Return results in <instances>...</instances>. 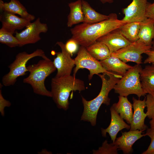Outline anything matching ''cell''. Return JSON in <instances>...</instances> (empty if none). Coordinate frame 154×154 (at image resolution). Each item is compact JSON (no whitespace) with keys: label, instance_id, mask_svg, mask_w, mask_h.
<instances>
[{"label":"cell","instance_id":"1","mask_svg":"<svg viewBox=\"0 0 154 154\" xmlns=\"http://www.w3.org/2000/svg\"><path fill=\"white\" fill-rule=\"evenodd\" d=\"M109 15L108 19L98 23L91 24L83 23L76 25L70 29L71 38L78 45L86 47L100 38L126 23L119 19L115 13Z\"/></svg>","mask_w":154,"mask_h":154},{"label":"cell","instance_id":"2","mask_svg":"<svg viewBox=\"0 0 154 154\" xmlns=\"http://www.w3.org/2000/svg\"><path fill=\"white\" fill-rule=\"evenodd\" d=\"M98 75L101 79L102 86L98 96L90 101L87 100L82 96L84 111L81 120L89 122L93 126L96 125L97 115L100 106L102 104L107 106L110 104L109 93L122 76L116 73L108 71Z\"/></svg>","mask_w":154,"mask_h":154},{"label":"cell","instance_id":"3","mask_svg":"<svg viewBox=\"0 0 154 154\" xmlns=\"http://www.w3.org/2000/svg\"><path fill=\"white\" fill-rule=\"evenodd\" d=\"M50 91L57 107L66 110L68 108V98L71 91L79 92L85 90L84 81L71 75L59 77L55 76L51 82Z\"/></svg>","mask_w":154,"mask_h":154},{"label":"cell","instance_id":"4","mask_svg":"<svg viewBox=\"0 0 154 154\" xmlns=\"http://www.w3.org/2000/svg\"><path fill=\"white\" fill-rule=\"evenodd\" d=\"M27 68L30 74L23 79V82L30 85L35 93L52 97L51 93L46 89L44 82L46 78L56 69L53 62L49 58L43 59Z\"/></svg>","mask_w":154,"mask_h":154},{"label":"cell","instance_id":"5","mask_svg":"<svg viewBox=\"0 0 154 154\" xmlns=\"http://www.w3.org/2000/svg\"><path fill=\"white\" fill-rule=\"evenodd\" d=\"M142 69L140 64H136L127 70L115 86V92L119 96L127 97L134 94L139 98L146 94L143 90L140 79V73Z\"/></svg>","mask_w":154,"mask_h":154},{"label":"cell","instance_id":"6","mask_svg":"<svg viewBox=\"0 0 154 154\" xmlns=\"http://www.w3.org/2000/svg\"><path fill=\"white\" fill-rule=\"evenodd\" d=\"M37 56L41 57L43 59L48 58L42 49H37L31 54L23 51L18 54L13 62L9 66V72L4 75L2 78V84L5 86H9L15 84L17 78L26 74L28 70L26 64L32 58Z\"/></svg>","mask_w":154,"mask_h":154},{"label":"cell","instance_id":"7","mask_svg":"<svg viewBox=\"0 0 154 154\" xmlns=\"http://www.w3.org/2000/svg\"><path fill=\"white\" fill-rule=\"evenodd\" d=\"M74 60L75 66L73 70V76H74L78 70L81 68H86L89 70L88 78L89 80L94 74L98 75L108 71L103 68L100 61L93 57L84 46H81Z\"/></svg>","mask_w":154,"mask_h":154},{"label":"cell","instance_id":"8","mask_svg":"<svg viewBox=\"0 0 154 154\" xmlns=\"http://www.w3.org/2000/svg\"><path fill=\"white\" fill-rule=\"evenodd\" d=\"M151 47L138 40L111 53V55L119 58L126 63L131 62H135L137 64H140L142 63V54H146L151 50Z\"/></svg>","mask_w":154,"mask_h":154},{"label":"cell","instance_id":"9","mask_svg":"<svg viewBox=\"0 0 154 154\" xmlns=\"http://www.w3.org/2000/svg\"><path fill=\"white\" fill-rule=\"evenodd\" d=\"M48 30L47 25L41 23L40 19L38 18L34 22H31L21 32L16 31L15 37L19 42V47L36 43L41 39L40 33H46Z\"/></svg>","mask_w":154,"mask_h":154},{"label":"cell","instance_id":"10","mask_svg":"<svg viewBox=\"0 0 154 154\" xmlns=\"http://www.w3.org/2000/svg\"><path fill=\"white\" fill-rule=\"evenodd\" d=\"M56 44L60 47L61 52H56V57L53 61L57 70L55 76L59 77L70 75L75 66L74 60L71 58V55L66 50L65 44L58 41L56 42Z\"/></svg>","mask_w":154,"mask_h":154},{"label":"cell","instance_id":"11","mask_svg":"<svg viewBox=\"0 0 154 154\" xmlns=\"http://www.w3.org/2000/svg\"><path fill=\"white\" fill-rule=\"evenodd\" d=\"M147 0H133L127 7L122 9L124 16L121 19L126 23L141 22L147 18L146 10Z\"/></svg>","mask_w":154,"mask_h":154},{"label":"cell","instance_id":"12","mask_svg":"<svg viewBox=\"0 0 154 154\" xmlns=\"http://www.w3.org/2000/svg\"><path fill=\"white\" fill-rule=\"evenodd\" d=\"M0 21L2 24L1 28L13 34L15 33L16 30L26 27L31 21L6 11H3L1 13Z\"/></svg>","mask_w":154,"mask_h":154},{"label":"cell","instance_id":"13","mask_svg":"<svg viewBox=\"0 0 154 154\" xmlns=\"http://www.w3.org/2000/svg\"><path fill=\"white\" fill-rule=\"evenodd\" d=\"M97 41L106 44L111 53L127 46L131 43L121 34L118 29L100 38Z\"/></svg>","mask_w":154,"mask_h":154},{"label":"cell","instance_id":"14","mask_svg":"<svg viewBox=\"0 0 154 154\" xmlns=\"http://www.w3.org/2000/svg\"><path fill=\"white\" fill-rule=\"evenodd\" d=\"M143 131L136 130H130L127 132H122V135L116 138L113 143L118 147V149L122 151L124 154H128L133 152L132 146L138 140L143 136Z\"/></svg>","mask_w":154,"mask_h":154},{"label":"cell","instance_id":"15","mask_svg":"<svg viewBox=\"0 0 154 154\" xmlns=\"http://www.w3.org/2000/svg\"><path fill=\"white\" fill-rule=\"evenodd\" d=\"M133 108L134 110L133 120L130 125V130H139L144 131L147 128V126L145 124V120L147 117L146 113L144 112V110L146 106V97L141 100L137 99L133 97Z\"/></svg>","mask_w":154,"mask_h":154},{"label":"cell","instance_id":"16","mask_svg":"<svg viewBox=\"0 0 154 154\" xmlns=\"http://www.w3.org/2000/svg\"><path fill=\"white\" fill-rule=\"evenodd\" d=\"M111 115V120L110 124L106 129L101 128L102 135L106 137L108 133L111 137L112 143H114L116 139L117 135L118 132L124 129H130V125L126 123L119 115L115 111L112 106L110 109Z\"/></svg>","mask_w":154,"mask_h":154},{"label":"cell","instance_id":"17","mask_svg":"<svg viewBox=\"0 0 154 154\" xmlns=\"http://www.w3.org/2000/svg\"><path fill=\"white\" fill-rule=\"evenodd\" d=\"M0 9L1 11H6L15 14L31 21L35 18L33 15L29 14L25 7L18 0H10L8 2H4L0 0Z\"/></svg>","mask_w":154,"mask_h":154},{"label":"cell","instance_id":"18","mask_svg":"<svg viewBox=\"0 0 154 154\" xmlns=\"http://www.w3.org/2000/svg\"><path fill=\"white\" fill-rule=\"evenodd\" d=\"M100 62L106 71L112 72L122 76L133 67L127 64L119 58L111 55Z\"/></svg>","mask_w":154,"mask_h":154},{"label":"cell","instance_id":"19","mask_svg":"<svg viewBox=\"0 0 154 154\" xmlns=\"http://www.w3.org/2000/svg\"><path fill=\"white\" fill-rule=\"evenodd\" d=\"M118 98V102L114 104L112 106L121 117L130 125L133 114L132 104L127 97L119 96Z\"/></svg>","mask_w":154,"mask_h":154},{"label":"cell","instance_id":"20","mask_svg":"<svg viewBox=\"0 0 154 154\" xmlns=\"http://www.w3.org/2000/svg\"><path fill=\"white\" fill-rule=\"evenodd\" d=\"M154 37V20L147 18L140 22L139 40L146 45L151 46Z\"/></svg>","mask_w":154,"mask_h":154},{"label":"cell","instance_id":"21","mask_svg":"<svg viewBox=\"0 0 154 154\" xmlns=\"http://www.w3.org/2000/svg\"><path fill=\"white\" fill-rule=\"evenodd\" d=\"M142 87L146 94L154 95V66L148 65L140 73Z\"/></svg>","mask_w":154,"mask_h":154},{"label":"cell","instance_id":"22","mask_svg":"<svg viewBox=\"0 0 154 154\" xmlns=\"http://www.w3.org/2000/svg\"><path fill=\"white\" fill-rule=\"evenodd\" d=\"M70 12L68 16L67 25L71 27L73 25L83 22L84 15L82 6V0H78L68 4Z\"/></svg>","mask_w":154,"mask_h":154},{"label":"cell","instance_id":"23","mask_svg":"<svg viewBox=\"0 0 154 154\" xmlns=\"http://www.w3.org/2000/svg\"><path fill=\"white\" fill-rule=\"evenodd\" d=\"M82 6L84 15L83 23L93 24L108 19L109 15L101 14L96 11L86 1L82 0Z\"/></svg>","mask_w":154,"mask_h":154},{"label":"cell","instance_id":"24","mask_svg":"<svg viewBox=\"0 0 154 154\" xmlns=\"http://www.w3.org/2000/svg\"><path fill=\"white\" fill-rule=\"evenodd\" d=\"M86 48L93 57L100 61L104 60L111 56V53L107 46L99 41H96Z\"/></svg>","mask_w":154,"mask_h":154},{"label":"cell","instance_id":"25","mask_svg":"<svg viewBox=\"0 0 154 154\" xmlns=\"http://www.w3.org/2000/svg\"><path fill=\"white\" fill-rule=\"evenodd\" d=\"M140 25V22L126 23L120 27L118 29L125 37L132 43L139 40Z\"/></svg>","mask_w":154,"mask_h":154},{"label":"cell","instance_id":"26","mask_svg":"<svg viewBox=\"0 0 154 154\" xmlns=\"http://www.w3.org/2000/svg\"><path fill=\"white\" fill-rule=\"evenodd\" d=\"M13 34L1 28L0 29V42L10 48L19 46V42Z\"/></svg>","mask_w":154,"mask_h":154},{"label":"cell","instance_id":"27","mask_svg":"<svg viewBox=\"0 0 154 154\" xmlns=\"http://www.w3.org/2000/svg\"><path fill=\"white\" fill-rule=\"evenodd\" d=\"M118 146L113 143H108L106 140L101 147L97 150H93V154H117Z\"/></svg>","mask_w":154,"mask_h":154},{"label":"cell","instance_id":"28","mask_svg":"<svg viewBox=\"0 0 154 154\" xmlns=\"http://www.w3.org/2000/svg\"><path fill=\"white\" fill-rule=\"evenodd\" d=\"M145 103L147 117L149 119L154 118V95L148 94L146 97Z\"/></svg>","mask_w":154,"mask_h":154},{"label":"cell","instance_id":"29","mask_svg":"<svg viewBox=\"0 0 154 154\" xmlns=\"http://www.w3.org/2000/svg\"><path fill=\"white\" fill-rule=\"evenodd\" d=\"M145 135V136L147 135L150 137L151 142L147 149L142 154H152L154 152V128H148Z\"/></svg>","mask_w":154,"mask_h":154},{"label":"cell","instance_id":"30","mask_svg":"<svg viewBox=\"0 0 154 154\" xmlns=\"http://www.w3.org/2000/svg\"><path fill=\"white\" fill-rule=\"evenodd\" d=\"M65 44L66 50L71 56L78 49V44L75 40L71 38L68 40Z\"/></svg>","mask_w":154,"mask_h":154},{"label":"cell","instance_id":"31","mask_svg":"<svg viewBox=\"0 0 154 154\" xmlns=\"http://www.w3.org/2000/svg\"><path fill=\"white\" fill-rule=\"evenodd\" d=\"M146 16L147 18L154 20V2L148 3L146 10Z\"/></svg>","mask_w":154,"mask_h":154},{"label":"cell","instance_id":"32","mask_svg":"<svg viewBox=\"0 0 154 154\" xmlns=\"http://www.w3.org/2000/svg\"><path fill=\"white\" fill-rule=\"evenodd\" d=\"M147 56V58L144 60L143 63H154V50H151L145 54Z\"/></svg>","mask_w":154,"mask_h":154},{"label":"cell","instance_id":"33","mask_svg":"<svg viewBox=\"0 0 154 154\" xmlns=\"http://www.w3.org/2000/svg\"><path fill=\"white\" fill-rule=\"evenodd\" d=\"M150 127L154 128V118L151 119L149 122Z\"/></svg>","mask_w":154,"mask_h":154},{"label":"cell","instance_id":"34","mask_svg":"<svg viewBox=\"0 0 154 154\" xmlns=\"http://www.w3.org/2000/svg\"><path fill=\"white\" fill-rule=\"evenodd\" d=\"M103 3H111L113 1V0H100Z\"/></svg>","mask_w":154,"mask_h":154},{"label":"cell","instance_id":"35","mask_svg":"<svg viewBox=\"0 0 154 154\" xmlns=\"http://www.w3.org/2000/svg\"><path fill=\"white\" fill-rule=\"evenodd\" d=\"M151 50H154V37L152 42Z\"/></svg>","mask_w":154,"mask_h":154},{"label":"cell","instance_id":"36","mask_svg":"<svg viewBox=\"0 0 154 154\" xmlns=\"http://www.w3.org/2000/svg\"><path fill=\"white\" fill-rule=\"evenodd\" d=\"M152 64L154 66V63Z\"/></svg>","mask_w":154,"mask_h":154},{"label":"cell","instance_id":"37","mask_svg":"<svg viewBox=\"0 0 154 154\" xmlns=\"http://www.w3.org/2000/svg\"><path fill=\"white\" fill-rule=\"evenodd\" d=\"M152 154H154V152L152 153Z\"/></svg>","mask_w":154,"mask_h":154}]
</instances>
